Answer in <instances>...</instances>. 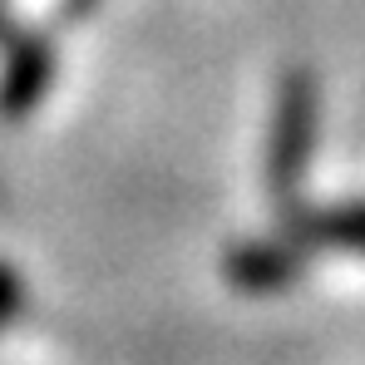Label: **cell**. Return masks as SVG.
Returning a JSON list of instances; mask_svg holds the SVG:
<instances>
[{
  "instance_id": "obj_4",
  "label": "cell",
  "mask_w": 365,
  "mask_h": 365,
  "mask_svg": "<svg viewBox=\"0 0 365 365\" xmlns=\"http://www.w3.org/2000/svg\"><path fill=\"white\" fill-rule=\"evenodd\" d=\"M287 237L311 252H356L365 257V202H326V207H287Z\"/></svg>"
},
{
  "instance_id": "obj_2",
  "label": "cell",
  "mask_w": 365,
  "mask_h": 365,
  "mask_svg": "<svg viewBox=\"0 0 365 365\" xmlns=\"http://www.w3.org/2000/svg\"><path fill=\"white\" fill-rule=\"evenodd\" d=\"M306 267V247H297L287 232L282 237H252V242H237L227 252L222 272L232 287H242L252 297H267V292H287Z\"/></svg>"
},
{
  "instance_id": "obj_5",
  "label": "cell",
  "mask_w": 365,
  "mask_h": 365,
  "mask_svg": "<svg viewBox=\"0 0 365 365\" xmlns=\"http://www.w3.org/2000/svg\"><path fill=\"white\" fill-rule=\"evenodd\" d=\"M20 306H25V287H20V277L0 262V321H10Z\"/></svg>"
},
{
  "instance_id": "obj_1",
  "label": "cell",
  "mask_w": 365,
  "mask_h": 365,
  "mask_svg": "<svg viewBox=\"0 0 365 365\" xmlns=\"http://www.w3.org/2000/svg\"><path fill=\"white\" fill-rule=\"evenodd\" d=\"M316 133H321V84L311 69H287L267 123V187L282 207H297V192L306 187Z\"/></svg>"
},
{
  "instance_id": "obj_3",
  "label": "cell",
  "mask_w": 365,
  "mask_h": 365,
  "mask_svg": "<svg viewBox=\"0 0 365 365\" xmlns=\"http://www.w3.org/2000/svg\"><path fill=\"white\" fill-rule=\"evenodd\" d=\"M10 55L0 64V119H25L40 109L50 79H55V55L35 35H10Z\"/></svg>"
}]
</instances>
